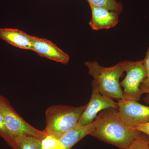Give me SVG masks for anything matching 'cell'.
Masks as SVG:
<instances>
[{
  "instance_id": "cell-1",
  "label": "cell",
  "mask_w": 149,
  "mask_h": 149,
  "mask_svg": "<svg viewBox=\"0 0 149 149\" xmlns=\"http://www.w3.org/2000/svg\"><path fill=\"white\" fill-rule=\"evenodd\" d=\"M95 120V127L89 135L119 149L128 148L142 133L125 125L116 109L102 111Z\"/></svg>"
},
{
  "instance_id": "cell-2",
  "label": "cell",
  "mask_w": 149,
  "mask_h": 149,
  "mask_svg": "<svg viewBox=\"0 0 149 149\" xmlns=\"http://www.w3.org/2000/svg\"><path fill=\"white\" fill-rule=\"evenodd\" d=\"M127 61L120 62L114 66L104 67L96 61H86L85 66L94 80V84L102 94L119 101L123 99V91L119 82L125 71Z\"/></svg>"
},
{
  "instance_id": "cell-3",
  "label": "cell",
  "mask_w": 149,
  "mask_h": 149,
  "mask_svg": "<svg viewBox=\"0 0 149 149\" xmlns=\"http://www.w3.org/2000/svg\"><path fill=\"white\" fill-rule=\"evenodd\" d=\"M87 104L74 107L54 105L46 110V135L59 138L77 125Z\"/></svg>"
},
{
  "instance_id": "cell-4",
  "label": "cell",
  "mask_w": 149,
  "mask_h": 149,
  "mask_svg": "<svg viewBox=\"0 0 149 149\" xmlns=\"http://www.w3.org/2000/svg\"><path fill=\"white\" fill-rule=\"evenodd\" d=\"M0 113L13 138L20 135L31 136L42 140L46 134L45 130L34 128L17 113L5 97L0 95Z\"/></svg>"
},
{
  "instance_id": "cell-5",
  "label": "cell",
  "mask_w": 149,
  "mask_h": 149,
  "mask_svg": "<svg viewBox=\"0 0 149 149\" xmlns=\"http://www.w3.org/2000/svg\"><path fill=\"white\" fill-rule=\"evenodd\" d=\"M126 75L120 83L123 91V100H141L143 95L140 86L146 77L143 60L136 61H127Z\"/></svg>"
},
{
  "instance_id": "cell-6",
  "label": "cell",
  "mask_w": 149,
  "mask_h": 149,
  "mask_svg": "<svg viewBox=\"0 0 149 149\" xmlns=\"http://www.w3.org/2000/svg\"><path fill=\"white\" fill-rule=\"evenodd\" d=\"M92 95L90 101L80 116L77 123L80 126H86L92 124L98 113L108 109L113 108L118 110V102L113 99L102 94L95 85L92 83Z\"/></svg>"
},
{
  "instance_id": "cell-7",
  "label": "cell",
  "mask_w": 149,
  "mask_h": 149,
  "mask_svg": "<svg viewBox=\"0 0 149 149\" xmlns=\"http://www.w3.org/2000/svg\"><path fill=\"white\" fill-rule=\"evenodd\" d=\"M117 102L120 117L128 127L133 128L149 122V106L123 99Z\"/></svg>"
},
{
  "instance_id": "cell-8",
  "label": "cell",
  "mask_w": 149,
  "mask_h": 149,
  "mask_svg": "<svg viewBox=\"0 0 149 149\" xmlns=\"http://www.w3.org/2000/svg\"><path fill=\"white\" fill-rule=\"evenodd\" d=\"M32 50L41 57L63 64L69 61V55L49 40L32 36Z\"/></svg>"
},
{
  "instance_id": "cell-9",
  "label": "cell",
  "mask_w": 149,
  "mask_h": 149,
  "mask_svg": "<svg viewBox=\"0 0 149 149\" xmlns=\"http://www.w3.org/2000/svg\"><path fill=\"white\" fill-rule=\"evenodd\" d=\"M90 5L92 15L89 24L93 30L110 29L118 23L119 13L92 5Z\"/></svg>"
},
{
  "instance_id": "cell-10",
  "label": "cell",
  "mask_w": 149,
  "mask_h": 149,
  "mask_svg": "<svg viewBox=\"0 0 149 149\" xmlns=\"http://www.w3.org/2000/svg\"><path fill=\"white\" fill-rule=\"evenodd\" d=\"M32 37L19 29L0 28V39L19 49L32 50Z\"/></svg>"
},
{
  "instance_id": "cell-11",
  "label": "cell",
  "mask_w": 149,
  "mask_h": 149,
  "mask_svg": "<svg viewBox=\"0 0 149 149\" xmlns=\"http://www.w3.org/2000/svg\"><path fill=\"white\" fill-rule=\"evenodd\" d=\"M95 125L94 122L86 126L76 125L67 133L62 135L59 139L64 149H70L85 136L89 135L93 131Z\"/></svg>"
},
{
  "instance_id": "cell-12",
  "label": "cell",
  "mask_w": 149,
  "mask_h": 149,
  "mask_svg": "<svg viewBox=\"0 0 149 149\" xmlns=\"http://www.w3.org/2000/svg\"><path fill=\"white\" fill-rule=\"evenodd\" d=\"M10 147L13 149H42L41 140L25 135L15 137Z\"/></svg>"
},
{
  "instance_id": "cell-13",
  "label": "cell",
  "mask_w": 149,
  "mask_h": 149,
  "mask_svg": "<svg viewBox=\"0 0 149 149\" xmlns=\"http://www.w3.org/2000/svg\"><path fill=\"white\" fill-rule=\"evenodd\" d=\"M89 4L106 9L120 14L123 10L121 3L116 0H87Z\"/></svg>"
},
{
  "instance_id": "cell-14",
  "label": "cell",
  "mask_w": 149,
  "mask_h": 149,
  "mask_svg": "<svg viewBox=\"0 0 149 149\" xmlns=\"http://www.w3.org/2000/svg\"><path fill=\"white\" fill-rule=\"evenodd\" d=\"M42 149H64L59 138L46 135L41 140Z\"/></svg>"
},
{
  "instance_id": "cell-15",
  "label": "cell",
  "mask_w": 149,
  "mask_h": 149,
  "mask_svg": "<svg viewBox=\"0 0 149 149\" xmlns=\"http://www.w3.org/2000/svg\"><path fill=\"white\" fill-rule=\"evenodd\" d=\"M146 71V77L140 86V89L143 94H149V46L146 54L143 59Z\"/></svg>"
},
{
  "instance_id": "cell-16",
  "label": "cell",
  "mask_w": 149,
  "mask_h": 149,
  "mask_svg": "<svg viewBox=\"0 0 149 149\" xmlns=\"http://www.w3.org/2000/svg\"><path fill=\"white\" fill-rule=\"evenodd\" d=\"M125 149H149V136L142 133L132 145Z\"/></svg>"
},
{
  "instance_id": "cell-17",
  "label": "cell",
  "mask_w": 149,
  "mask_h": 149,
  "mask_svg": "<svg viewBox=\"0 0 149 149\" xmlns=\"http://www.w3.org/2000/svg\"><path fill=\"white\" fill-rule=\"evenodd\" d=\"M0 136L10 147L13 138L9 132L1 114L0 113Z\"/></svg>"
},
{
  "instance_id": "cell-18",
  "label": "cell",
  "mask_w": 149,
  "mask_h": 149,
  "mask_svg": "<svg viewBox=\"0 0 149 149\" xmlns=\"http://www.w3.org/2000/svg\"><path fill=\"white\" fill-rule=\"evenodd\" d=\"M143 100L146 103L149 104V94H147L144 97ZM132 129L138 130L149 136V122L143 125H139Z\"/></svg>"
}]
</instances>
